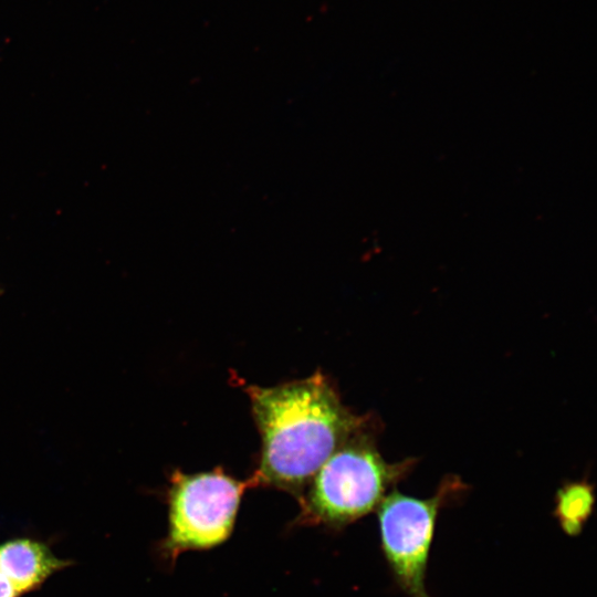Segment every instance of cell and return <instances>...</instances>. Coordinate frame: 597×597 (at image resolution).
Masks as SVG:
<instances>
[{"label":"cell","mask_w":597,"mask_h":597,"mask_svg":"<svg viewBox=\"0 0 597 597\" xmlns=\"http://www.w3.org/2000/svg\"><path fill=\"white\" fill-rule=\"evenodd\" d=\"M261 436L252 483L300 494L324 462L359 433L363 421L341 401L323 374L274 387L249 386Z\"/></svg>","instance_id":"cell-1"},{"label":"cell","mask_w":597,"mask_h":597,"mask_svg":"<svg viewBox=\"0 0 597 597\" xmlns=\"http://www.w3.org/2000/svg\"><path fill=\"white\" fill-rule=\"evenodd\" d=\"M411 461L388 463L359 433L342 444L311 480L303 512L306 519L345 525L368 514L388 488L410 469Z\"/></svg>","instance_id":"cell-2"},{"label":"cell","mask_w":597,"mask_h":597,"mask_svg":"<svg viewBox=\"0 0 597 597\" xmlns=\"http://www.w3.org/2000/svg\"><path fill=\"white\" fill-rule=\"evenodd\" d=\"M251 484L220 469L196 474L175 472L169 490L165 551L172 557L187 549L209 548L224 542L233 528L241 495Z\"/></svg>","instance_id":"cell-3"},{"label":"cell","mask_w":597,"mask_h":597,"mask_svg":"<svg viewBox=\"0 0 597 597\" xmlns=\"http://www.w3.org/2000/svg\"><path fill=\"white\" fill-rule=\"evenodd\" d=\"M462 490L455 478L447 479L431 498L417 499L395 490L377 507L384 555L396 583L409 597H430L425 577L438 513Z\"/></svg>","instance_id":"cell-4"},{"label":"cell","mask_w":597,"mask_h":597,"mask_svg":"<svg viewBox=\"0 0 597 597\" xmlns=\"http://www.w3.org/2000/svg\"><path fill=\"white\" fill-rule=\"evenodd\" d=\"M69 563L56 557L43 543L15 538L0 544V572L21 595L38 588Z\"/></svg>","instance_id":"cell-5"},{"label":"cell","mask_w":597,"mask_h":597,"mask_svg":"<svg viewBox=\"0 0 597 597\" xmlns=\"http://www.w3.org/2000/svg\"><path fill=\"white\" fill-rule=\"evenodd\" d=\"M595 495L587 482H570L556 494L554 515L568 535H577L593 512Z\"/></svg>","instance_id":"cell-6"},{"label":"cell","mask_w":597,"mask_h":597,"mask_svg":"<svg viewBox=\"0 0 597 597\" xmlns=\"http://www.w3.org/2000/svg\"><path fill=\"white\" fill-rule=\"evenodd\" d=\"M21 593L14 584L0 572V597H20Z\"/></svg>","instance_id":"cell-7"}]
</instances>
